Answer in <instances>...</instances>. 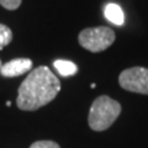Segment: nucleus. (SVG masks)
Segmentation results:
<instances>
[{
	"label": "nucleus",
	"mask_w": 148,
	"mask_h": 148,
	"mask_svg": "<svg viewBox=\"0 0 148 148\" xmlns=\"http://www.w3.org/2000/svg\"><path fill=\"white\" fill-rule=\"evenodd\" d=\"M61 91L59 79L48 67L32 69L21 83L17 91V108L24 111H35L51 103Z\"/></svg>",
	"instance_id": "obj_1"
},
{
	"label": "nucleus",
	"mask_w": 148,
	"mask_h": 148,
	"mask_svg": "<svg viewBox=\"0 0 148 148\" xmlns=\"http://www.w3.org/2000/svg\"><path fill=\"white\" fill-rule=\"evenodd\" d=\"M121 114L119 101L108 95H101L94 100L88 116L89 127L94 131H105L112 125Z\"/></svg>",
	"instance_id": "obj_2"
},
{
	"label": "nucleus",
	"mask_w": 148,
	"mask_h": 148,
	"mask_svg": "<svg viewBox=\"0 0 148 148\" xmlns=\"http://www.w3.org/2000/svg\"><path fill=\"white\" fill-rule=\"evenodd\" d=\"M78 41L83 48L90 52H103L114 43L115 32L106 26L89 27L80 32L78 36Z\"/></svg>",
	"instance_id": "obj_3"
},
{
	"label": "nucleus",
	"mask_w": 148,
	"mask_h": 148,
	"mask_svg": "<svg viewBox=\"0 0 148 148\" xmlns=\"http://www.w3.org/2000/svg\"><path fill=\"white\" fill-rule=\"evenodd\" d=\"M121 88L131 92L148 94V69L143 67H132L125 69L119 77Z\"/></svg>",
	"instance_id": "obj_4"
},
{
	"label": "nucleus",
	"mask_w": 148,
	"mask_h": 148,
	"mask_svg": "<svg viewBox=\"0 0 148 148\" xmlns=\"http://www.w3.org/2000/svg\"><path fill=\"white\" fill-rule=\"evenodd\" d=\"M32 61L29 58H16L12 61L3 64L0 68V74L5 78H14L18 77L21 74L31 72Z\"/></svg>",
	"instance_id": "obj_5"
},
{
	"label": "nucleus",
	"mask_w": 148,
	"mask_h": 148,
	"mask_svg": "<svg viewBox=\"0 0 148 148\" xmlns=\"http://www.w3.org/2000/svg\"><path fill=\"white\" fill-rule=\"evenodd\" d=\"M104 14H105L106 20H109L110 22H112L114 25H117V26L123 25L125 15H123L122 9L120 8L117 4H114V3L108 4V5L105 6Z\"/></svg>",
	"instance_id": "obj_6"
},
{
	"label": "nucleus",
	"mask_w": 148,
	"mask_h": 148,
	"mask_svg": "<svg viewBox=\"0 0 148 148\" xmlns=\"http://www.w3.org/2000/svg\"><path fill=\"white\" fill-rule=\"evenodd\" d=\"M54 68L62 77H72L78 72V67L75 63L71 61H64V59H57L53 62Z\"/></svg>",
	"instance_id": "obj_7"
},
{
	"label": "nucleus",
	"mask_w": 148,
	"mask_h": 148,
	"mask_svg": "<svg viewBox=\"0 0 148 148\" xmlns=\"http://www.w3.org/2000/svg\"><path fill=\"white\" fill-rule=\"evenodd\" d=\"M12 41V31L6 25L0 24V49H4Z\"/></svg>",
	"instance_id": "obj_8"
},
{
	"label": "nucleus",
	"mask_w": 148,
	"mask_h": 148,
	"mask_svg": "<svg viewBox=\"0 0 148 148\" xmlns=\"http://www.w3.org/2000/svg\"><path fill=\"white\" fill-rule=\"evenodd\" d=\"M30 148H61V147L54 141H37L32 143Z\"/></svg>",
	"instance_id": "obj_9"
},
{
	"label": "nucleus",
	"mask_w": 148,
	"mask_h": 148,
	"mask_svg": "<svg viewBox=\"0 0 148 148\" xmlns=\"http://www.w3.org/2000/svg\"><path fill=\"white\" fill-rule=\"evenodd\" d=\"M22 0H0V5L8 10H16L21 5Z\"/></svg>",
	"instance_id": "obj_10"
},
{
	"label": "nucleus",
	"mask_w": 148,
	"mask_h": 148,
	"mask_svg": "<svg viewBox=\"0 0 148 148\" xmlns=\"http://www.w3.org/2000/svg\"><path fill=\"white\" fill-rule=\"evenodd\" d=\"M11 105V101H6V106H10Z\"/></svg>",
	"instance_id": "obj_11"
},
{
	"label": "nucleus",
	"mask_w": 148,
	"mask_h": 148,
	"mask_svg": "<svg viewBox=\"0 0 148 148\" xmlns=\"http://www.w3.org/2000/svg\"><path fill=\"white\" fill-rule=\"evenodd\" d=\"M1 66H3V64H1V61H0V68H1Z\"/></svg>",
	"instance_id": "obj_12"
}]
</instances>
